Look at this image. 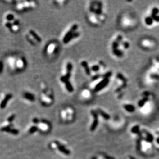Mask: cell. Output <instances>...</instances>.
I'll return each instance as SVG.
<instances>
[{
	"instance_id": "obj_1",
	"label": "cell",
	"mask_w": 159,
	"mask_h": 159,
	"mask_svg": "<svg viewBox=\"0 0 159 159\" xmlns=\"http://www.w3.org/2000/svg\"><path fill=\"white\" fill-rule=\"evenodd\" d=\"M78 28V25L76 24H74L72 26L70 30L66 33V34L64 36L63 39V42L65 44L68 43L69 42L75 38L78 37L80 33L76 32L77 29Z\"/></svg>"
},
{
	"instance_id": "obj_2",
	"label": "cell",
	"mask_w": 159,
	"mask_h": 159,
	"mask_svg": "<svg viewBox=\"0 0 159 159\" xmlns=\"http://www.w3.org/2000/svg\"><path fill=\"white\" fill-rule=\"evenodd\" d=\"M25 66V60L23 58L16 59L15 65V69L21 71L24 69Z\"/></svg>"
},
{
	"instance_id": "obj_3",
	"label": "cell",
	"mask_w": 159,
	"mask_h": 159,
	"mask_svg": "<svg viewBox=\"0 0 159 159\" xmlns=\"http://www.w3.org/2000/svg\"><path fill=\"white\" fill-rule=\"evenodd\" d=\"M140 148L143 152H146L150 150L152 148V145L150 144V142L148 141L147 140H143L140 142Z\"/></svg>"
},
{
	"instance_id": "obj_4",
	"label": "cell",
	"mask_w": 159,
	"mask_h": 159,
	"mask_svg": "<svg viewBox=\"0 0 159 159\" xmlns=\"http://www.w3.org/2000/svg\"><path fill=\"white\" fill-rule=\"evenodd\" d=\"M109 78H104V80L100 81L96 84V87H95L94 90L95 91H100L102 89H104L109 83Z\"/></svg>"
},
{
	"instance_id": "obj_5",
	"label": "cell",
	"mask_w": 159,
	"mask_h": 159,
	"mask_svg": "<svg viewBox=\"0 0 159 159\" xmlns=\"http://www.w3.org/2000/svg\"><path fill=\"white\" fill-rule=\"evenodd\" d=\"M12 95L11 94H6L4 98H3V100L1 101V104H0V107L2 109H4V108L6 107V105L8 102V101L11 99V98H12Z\"/></svg>"
},
{
	"instance_id": "obj_6",
	"label": "cell",
	"mask_w": 159,
	"mask_h": 159,
	"mask_svg": "<svg viewBox=\"0 0 159 159\" xmlns=\"http://www.w3.org/2000/svg\"><path fill=\"white\" fill-rule=\"evenodd\" d=\"M57 48V46L55 43H51L48 44V46L47 47V51L48 54H52V53H54Z\"/></svg>"
},
{
	"instance_id": "obj_7",
	"label": "cell",
	"mask_w": 159,
	"mask_h": 159,
	"mask_svg": "<svg viewBox=\"0 0 159 159\" xmlns=\"http://www.w3.org/2000/svg\"><path fill=\"white\" fill-rule=\"evenodd\" d=\"M30 35L32 36V38H33L34 39H35V40L37 41V42H41V39L39 37V35L36 33V32L33 30H30L29 32Z\"/></svg>"
},
{
	"instance_id": "obj_8",
	"label": "cell",
	"mask_w": 159,
	"mask_h": 159,
	"mask_svg": "<svg viewBox=\"0 0 159 159\" xmlns=\"http://www.w3.org/2000/svg\"><path fill=\"white\" fill-rule=\"evenodd\" d=\"M92 114H93V116H94V120L93 124L92 125L91 130H94L96 128V126L98 125V116H97L96 112H94V111L92 112Z\"/></svg>"
},
{
	"instance_id": "obj_9",
	"label": "cell",
	"mask_w": 159,
	"mask_h": 159,
	"mask_svg": "<svg viewBox=\"0 0 159 159\" xmlns=\"http://www.w3.org/2000/svg\"><path fill=\"white\" fill-rule=\"evenodd\" d=\"M81 66H83L88 75H91V69L89 67L87 62L86 61L81 62Z\"/></svg>"
},
{
	"instance_id": "obj_10",
	"label": "cell",
	"mask_w": 159,
	"mask_h": 159,
	"mask_svg": "<svg viewBox=\"0 0 159 159\" xmlns=\"http://www.w3.org/2000/svg\"><path fill=\"white\" fill-rule=\"evenodd\" d=\"M124 108L126 110V111L129 112H133L134 111V107L132 105H129V104H126L124 106Z\"/></svg>"
},
{
	"instance_id": "obj_11",
	"label": "cell",
	"mask_w": 159,
	"mask_h": 159,
	"mask_svg": "<svg viewBox=\"0 0 159 159\" xmlns=\"http://www.w3.org/2000/svg\"><path fill=\"white\" fill-rule=\"evenodd\" d=\"M24 97L26 99H28L30 101H34L35 100V98L33 94H32L31 93L29 92H25L24 94Z\"/></svg>"
},
{
	"instance_id": "obj_12",
	"label": "cell",
	"mask_w": 159,
	"mask_h": 159,
	"mask_svg": "<svg viewBox=\"0 0 159 159\" xmlns=\"http://www.w3.org/2000/svg\"><path fill=\"white\" fill-rule=\"evenodd\" d=\"M98 112L99 113V114H101L102 116H103V117H104L105 119H108L109 118V116L107 113L105 112L104 111H102V110H98Z\"/></svg>"
},
{
	"instance_id": "obj_13",
	"label": "cell",
	"mask_w": 159,
	"mask_h": 159,
	"mask_svg": "<svg viewBox=\"0 0 159 159\" xmlns=\"http://www.w3.org/2000/svg\"><path fill=\"white\" fill-rule=\"evenodd\" d=\"M6 20L7 22H12L14 20V16L12 14H8L6 16Z\"/></svg>"
},
{
	"instance_id": "obj_14",
	"label": "cell",
	"mask_w": 159,
	"mask_h": 159,
	"mask_svg": "<svg viewBox=\"0 0 159 159\" xmlns=\"http://www.w3.org/2000/svg\"><path fill=\"white\" fill-rule=\"evenodd\" d=\"M91 70L93 72H98V71H99V66H98V65L93 66H92Z\"/></svg>"
},
{
	"instance_id": "obj_15",
	"label": "cell",
	"mask_w": 159,
	"mask_h": 159,
	"mask_svg": "<svg viewBox=\"0 0 159 159\" xmlns=\"http://www.w3.org/2000/svg\"><path fill=\"white\" fill-rule=\"evenodd\" d=\"M59 149L61 151V152H63V153H66V155L69 154V152H68V150H66V149L63 147V146H59Z\"/></svg>"
},
{
	"instance_id": "obj_16",
	"label": "cell",
	"mask_w": 159,
	"mask_h": 159,
	"mask_svg": "<svg viewBox=\"0 0 159 159\" xmlns=\"http://www.w3.org/2000/svg\"><path fill=\"white\" fill-rule=\"evenodd\" d=\"M14 117H15V116L12 115V116H10V117L8 118V120L9 122H11V121L14 120Z\"/></svg>"
},
{
	"instance_id": "obj_17",
	"label": "cell",
	"mask_w": 159,
	"mask_h": 159,
	"mask_svg": "<svg viewBox=\"0 0 159 159\" xmlns=\"http://www.w3.org/2000/svg\"><path fill=\"white\" fill-rule=\"evenodd\" d=\"M36 130H37V128H36V127H32V128L30 129V132H35Z\"/></svg>"
},
{
	"instance_id": "obj_18",
	"label": "cell",
	"mask_w": 159,
	"mask_h": 159,
	"mask_svg": "<svg viewBox=\"0 0 159 159\" xmlns=\"http://www.w3.org/2000/svg\"><path fill=\"white\" fill-rule=\"evenodd\" d=\"M158 134L159 136H158V137L157 138L156 142V144L159 145V134Z\"/></svg>"
}]
</instances>
